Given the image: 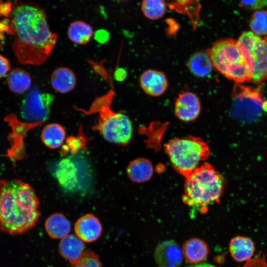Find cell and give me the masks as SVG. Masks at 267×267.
Masks as SVG:
<instances>
[{"instance_id":"obj_1","label":"cell","mask_w":267,"mask_h":267,"mask_svg":"<svg viewBox=\"0 0 267 267\" xmlns=\"http://www.w3.org/2000/svg\"><path fill=\"white\" fill-rule=\"evenodd\" d=\"M0 32L12 36L13 52L24 65L44 64L50 56L58 38L50 29L44 9L31 2L11 3L10 12L0 21Z\"/></svg>"},{"instance_id":"obj_2","label":"cell","mask_w":267,"mask_h":267,"mask_svg":"<svg viewBox=\"0 0 267 267\" xmlns=\"http://www.w3.org/2000/svg\"><path fill=\"white\" fill-rule=\"evenodd\" d=\"M39 201L33 189L19 179L0 181V230L10 235L32 228L40 217Z\"/></svg>"},{"instance_id":"obj_3","label":"cell","mask_w":267,"mask_h":267,"mask_svg":"<svg viewBox=\"0 0 267 267\" xmlns=\"http://www.w3.org/2000/svg\"><path fill=\"white\" fill-rule=\"evenodd\" d=\"M225 181L221 174L210 164L205 163L185 178L183 202L201 210L218 202Z\"/></svg>"},{"instance_id":"obj_4","label":"cell","mask_w":267,"mask_h":267,"mask_svg":"<svg viewBox=\"0 0 267 267\" xmlns=\"http://www.w3.org/2000/svg\"><path fill=\"white\" fill-rule=\"evenodd\" d=\"M206 52L213 67L228 79L239 84L251 82V76L237 41L231 38L220 39Z\"/></svg>"},{"instance_id":"obj_5","label":"cell","mask_w":267,"mask_h":267,"mask_svg":"<svg viewBox=\"0 0 267 267\" xmlns=\"http://www.w3.org/2000/svg\"><path fill=\"white\" fill-rule=\"evenodd\" d=\"M113 92L93 104L92 111L97 112V122L93 127L107 141L122 145L131 141L133 134L132 123L126 115L116 112L110 108Z\"/></svg>"},{"instance_id":"obj_6","label":"cell","mask_w":267,"mask_h":267,"mask_svg":"<svg viewBox=\"0 0 267 267\" xmlns=\"http://www.w3.org/2000/svg\"><path fill=\"white\" fill-rule=\"evenodd\" d=\"M164 149L173 168L185 178L199 167L210 153L208 144L193 136L174 138L165 144Z\"/></svg>"},{"instance_id":"obj_7","label":"cell","mask_w":267,"mask_h":267,"mask_svg":"<svg viewBox=\"0 0 267 267\" xmlns=\"http://www.w3.org/2000/svg\"><path fill=\"white\" fill-rule=\"evenodd\" d=\"M61 188L69 192L86 191L92 183V174L88 160L80 154H73L61 159L54 173Z\"/></svg>"},{"instance_id":"obj_8","label":"cell","mask_w":267,"mask_h":267,"mask_svg":"<svg viewBox=\"0 0 267 267\" xmlns=\"http://www.w3.org/2000/svg\"><path fill=\"white\" fill-rule=\"evenodd\" d=\"M251 76V82L259 85L267 79V37L250 31L243 32L237 41Z\"/></svg>"},{"instance_id":"obj_9","label":"cell","mask_w":267,"mask_h":267,"mask_svg":"<svg viewBox=\"0 0 267 267\" xmlns=\"http://www.w3.org/2000/svg\"><path fill=\"white\" fill-rule=\"evenodd\" d=\"M231 115L242 121L252 122L258 118L262 112L264 100L262 89L257 87L236 83L232 92Z\"/></svg>"},{"instance_id":"obj_10","label":"cell","mask_w":267,"mask_h":267,"mask_svg":"<svg viewBox=\"0 0 267 267\" xmlns=\"http://www.w3.org/2000/svg\"><path fill=\"white\" fill-rule=\"evenodd\" d=\"M54 96L33 90L23 101L21 114L25 119L35 123H43L48 117Z\"/></svg>"},{"instance_id":"obj_11","label":"cell","mask_w":267,"mask_h":267,"mask_svg":"<svg viewBox=\"0 0 267 267\" xmlns=\"http://www.w3.org/2000/svg\"><path fill=\"white\" fill-rule=\"evenodd\" d=\"M154 257L159 267H179L183 255L182 249L174 240L164 241L156 246Z\"/></svg>"},{"instance_id":"obj_12","label":"cell","mask_w":267,"mask_h":267,"mask_svg":"<svg viewBox=\"0 0 267 267\" xmlns=\"http://www.w3.org/2000/svg\"><path fill=\"white\" fill-rule=\"evenodd\" d=\"M200 111V102L195 93L184 91L178 94L175 104V113L179 119L184 122L193 121Z\"/></svg>"},{"instance_id":"obj_13","label":"cell","mask_w":267,"mask_h":267,"mask_svg":"<svg viewBox=\"0 0 267 267\" xmlns=\"http://www.w3.org/2000/svg\"><path fill=\"white\" fill-rule=\"evenodd\" d=\"M139 83L146 94L155 97L164 93L168 87V79L165 74L154 69L144 71L140 76Z\"/></svg>"},{"instance_id":"obj_14","label":"cell","mask_w":267,"mask_h":267,"mask_svg":"<svg viewBox=\"0 0 267 267\" xmlns=\"http://www.w3.org/2000/svg\"><path fill=\"white\" fill-rule=\"evenodd\" d=\"M76 236L85 242H92L101 235L102 227L99 220L93 215L88 214L80 218L74 226Z\"/></svg>"},{"instance_id":"obj_15","label":"cell","mask_w":267,"mask_h":267,"mask_svg":"<svg viewBox=\"0 0 267 267\" xmlns=\"http://www.w3.org/2000/svg\"><path fill=\"white\" fill-rule=\"evenodd\" d=\"M58 249L62 257L72 266L81 260L86 251L84 242L73 234H69L61 240Z\"/></svg>"},{"instance_id":"obj_16","label":"cell","mask_w":267,"mask_h":267,"mask_svg":"<svg viewBox=\"0 0 267 267\" xmlns=\"http://www.w3.org/2000/svg\"><path fill=\"white\" fill-rule=\"evenodd\" d=\"M50 84L56 91L60 93H66L75 88L76 77L71 69L66 67H60L52 73Z\"/></svg>"},{"instance_id":"obj_17","label":"cell","mask_w":267,"mask_h":267,"mask_svg":"<svg viewBox=\"0 0 267 267\" xmlns=\"http://www.w3.org/2000/svg\"><path fill=\"white\" fill-rule=\"evenodd\" d=\"M182 251L185 260L193 265L201 263L207 258L209 253L207 244L197 238L186 241L183 245Z\"/></svg>"},{"instance_id":"obj_18","label":"cell","mask_w":267,"mask_h":267,"mask_svg":"<svg viewBox=\"0 0 267 267\" xmlns=\"http://www.w3.org/2000/svg\"><path fill=\"white\" fill-rule=\"evenodd\" d=\"M153 167L147 159L140 158L131 162L127 169L129 178L135 182H143L149 180L153 175Z\"/></svg>"},{"instance_id":"obj_19","label":"cell","mask_w":267,"mask_h":267,"mask_svg":"<svg viewBox=\"0 0 267 267\" xmlns=\"http://www.w3.org/2000/svg\"><path fill=\"white\" fill-rule=\"evenodd\" d=\"M229 252L232 257L239 262L248 261L253 256L254 243L250 238L244 236H236L229 243Z\"/></svg>"},{"instance_id":"obj_20","label":"cell","mask_w":267,"mask_h":267,"mask_svg":"<svg viewBox=\"0 0 267 267\" xmlns=\"http://www.w3.org/2000/svg\"><path fill=\"white\" fill-rule=\"evenodd\" d=\"M45 228L50 237L62 239L69 234L71 223L63 214L55 213L46 220Z\"/></svg>"},{"instance_id":"obj_21","label":"cell","mask_w":267,"mask_h":267,"mask_svg":"<svg viewBox=\"0 0 267 267\" xmlns=\"http://www.w3.org/2000/svg\"><path fill=\"white\" fill-rule=\"evenodd\" d=\"M93 34L92 27L81 20L71 22L67 29L69 39L74 44L79 45H84L89 43Z\"/></svg>"},{"instance_id":"obj_22","label":"cell","mask_w":267,"mask_h":267,"mask_svg":"<svg viewBox=\"0 0 267 267\" xmlns=\"http://www.w3.org/2000/svg\"><path fill=\"white\" fill-rule=\"evenodd\" d=\"M187 65L192 74L199 77H205L209 75L213 67L211 59L206 51L194 53L189 58Z\"/></svg>"},{"instance_id":"obj_23","label":"cell","mask_w":267,"mask_h":267,"mask_svg":"<svg viewBox=\"0 0 267 267\" xmlns=\"http://www.w3.org/2000/svg\"><path fill=\"white\" fill-rule=\"evenodd\" d=\"M6 82L11 91L21 94L27 91L31 87L32 79L26 71L20 68H15L8 73Z\"/></svg>"},{"instance_id":"obj_24","label":"cell","mask_w":267,"mask_h":267,"mask_svg":"<svg viewBox=\"0 0 267 267\" xmlns=\"http://www.w3.org/2000/svg\"><path fill=\"white\" fill-rule=\"evenodd\" d=\"M43 143L51 149L60 147L65 137V131L63 128L57 124H50L46 126L42 132Z\"/></svg>"},{"instance_id":"obj_25","label":"cell","mask_w":267,"mask_h":267,"mask_svg":"<svg viewBox=\"0 0 267 267\" xmlns=\"http://www.w3.org/2000/svg\"><path fill=\"white\" fill-rule=\"evenodd\" d=\"M141 9L146 18L156 20L164 15L167 9V4L162 0H145L141 3Z\"/></svg>"},{"instance_id":"obj_26","label":"cell","mask_w":267,"mask_h":267,"mask_svg":"<svg viewBox=\"0 0 267 267\" xmlns=\"http://www.w3.org/2000/svg\"><path fill=\"white\" fill-rule=\"evenodd\" d=\"M250 27L253 33L259 36H267V10H259L252 15Z\"/></svg>"},{"instance_id":"obj_27","label":"cell","mask_w":267,"mask_h":267,"mask_svg":"<svg viewBox=\"0 0 267 267\" xmlns=\"http://www.w3.org/2000/svg\"><path fill=\"white\" fill-rule=\"evenodd\" d=\"M72 267H102L98 256L90 251H86L81 260Z\"/></svg>"},{"instance_id":"obj_28","label":"cell","mask_w":267,"mask_h":267,"mask_svg":"<svg viewBox=\"0 0 267 267\" xmlns=\"http://www.w3.org/2000/svg\"><path fill=\"white\" fill-rule=\"evenodd\" d=\"M240 7L247 10H258L267 6V0H241Z\"/></svg>"},{"instance_id":"obj_29","label":"cell","mask_w":267,"mask_h":267,"mask_svg":"<svg viewBox=\"0 0 267 267\" xmlns=\"http://www.w3.org/2000/svg\"><path fill=\"white\" fill-rule=\"evenodd\" d=\"M10 69V65L8 59L0 55V78L8 74Z\"/></svg>"},{"instance_id":"obj_30","label":"cell","mask_w":267,"mask_h":267,"mask_svg":"<svg viewBox=\"0 0 267 267\" xmlns=\"http://www.w3.org/2000/svg\"><path fill=\"white\" fill-rule=\"evenodd\" d=\"M187 267H216L208 263H200L198 264L189 266Z\"/></svg>"},{"instance_id":"obj_31","label":"cell","mask_w":267,"mask_h":267,"mask_svg":"<svg viewBox=\"0 0 267 267\" xmlns=\"http://www.w3.org/2000/svg\"><path fill=\"white\" fill-rule=\"evenodd\" d=\"M262 110L267 112V100H264L262 106Z\"/></svg>"}]
</instances>
